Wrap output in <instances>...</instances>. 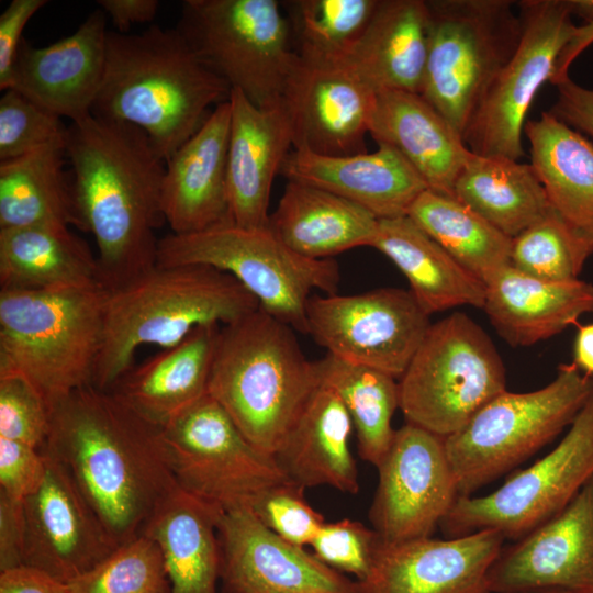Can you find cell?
Listing matches in <instances>:
<instances>
[{"label":"cell","mask_w":593,"mask_h":593,"mask_svg":"<svg viewBox=\"0 0 593 593\" xmlns=\"http://www.w3.org/2000/svg\"><path fill=\"white\" fill-rule=\"evenodd\" d=\"M58 461L119 545L139 536L178 484L163 427L92 384L59 402L40 449Z\"/></svg>","instance_id":"obj_1"},{"label":"cell","mask_w":593,"mask_h":593,"mask_svg":"<svg viewBox=\"0 0 593 593\" xmlns=\"http://www.w3.org/2000/svg\"><path fill=\"white\" fill-rule=\"evenodd\" d=\"M67 126L77 213L94 237L100 281L112 291L157 266L166 163L132 124L90 114Z\"/></svg>","instance_id":"obj_2"},{"label":"cell","mask_w":593,"mask_h":593,"mask_svg":"<svg viewBox=\"0 0 593 593\" xmlns=\"http://www.w3.org/2000/svg\"><path fill=\"white\" fill-rule=\"evenodd\" d=\"M231 90L177 27L109 31L103 80L91 114L137 126L166 163L228 100Z\"/></svg>","instance_id":"obj_3"},{"label":"cell","mask_w":593,"mask_h":593,"mask_svg":"<svg viewBox=\"0 0 593 593\" xmlns=\"http://www.w3.org/2000/svg\"><path fill=\"white\" fill-rule=\"evenodd\" d=\"M259 309L233 276L202 265L156 266L107 292L92 385L111 390L142 345L164 349L202 325L231 324Z\"/></svg>","instance_id":"obj_4"},{"label":"cell","mask_w":593,"mask_h":593,"mask_svg":"<svg viewBox=\"0 0 593 593\" xmlns=\"http://www.w3.org/2000/svg\"><path fill=\"white\" fill-rule=\"evenodd\" d=\"M318 385L294 329L261 309L221 327L208 393L258 449L275 454Z\"/></svg>","instance_id":"obj_5"},{"label":"cell","mask_w":593,"mask_h":593,"mask_svg":"<svg viewBox=\"0 0 593 593\" xmlns=\"http://www.w3.org/2000/svg\"><path fill=\"white\" fill-rule=\"evenodd\" d=\"M107 292L0 289V378L26 382L51 412L92 384Z\"/></svg>","instance_id":"obj_6"},{"label":"cell","mask_w":593,"mask_h":593,"mask_svg":"<svg viewBox=\"0 0 593 593\" xmlns=\"http://www.w3.org/2000/svg\"><path fill=\"white\" fill-rule=\"evenodd\" d=\"M158 266L202 265L233 276L259 309L309 334L306 306L314 289L336 294L339 267L332 259L303 257L266 227L225 223L192 234L159 239Z\"/></svg>","instance_id":"obj_7"},{"label":"cell","mask_w":593,"mask_h":593,"mask_svg":"<svg viewBox=\"0 0 593 593\" xmlns=\"http://www.w3.org/2000/svg\"><path fill=\"white\" fill-rule=\"evenodd\" d=\"M592 396L593 378L572 363L538 390L492 399L445 438L459 494L472 495L553 440Z\"/></svg>","instance_id":"obj_8"},{"label":"cell","mask_w":593,"mask_h":593,"mask_svg":"<svg viewBox=\"0 0 593 593\" xmlns=\"http://www.w3.org/2000/svg\"><path fill=\"white\" fill-rule=\"evenodd\" d=\"M428 54L421 94L462 136L521 38L511 0H429Z\"/></svg>","instance_id":"obj_9"},{"label":"cell","mask_w":593,"mask_h":593,"mask_svg":"<svg viewBox=\"0 0 593 593\" xmlns=\"http://www.w3.org/2000/svg\"><path fill=\"white\" fill-rule=\"evenodd\" d=\"M399 390L406 422L446 438L506 391V373L489 335L456 312L430 325Z\"/></svg>","instance_id":"obj_10"},{"label":"cell","mask_w":593,"mask_h":593,"mask_svg":"<svg viewBox=\"0 0 593 593\" xmlns=\"http://www.w3.org/2000/svg\"><path fill=\"white\" fill-rule=\"evenodd\" d=\"M282 8L277 0H184L176 27L231 89L272 108L298 59Z\"/></svg>","instance_id":"obj_11"},{"label":"cell","mask_w":593,"mask_h":593,"mask_svg":"<svg viewBox=\"0 0 593 593\" xmlns=\"http://www.w3.org/2000/svg\"><path fill=\"white\" fill-rule=\"evenodd\" d=\"M593 477V396L561 441L483 496H459L440 523L450 537L495 529L517 540L561 512Z\"/></svg>","instance_id":"obj_12"},{"label":"cell","mask_w":593,"mask_h":593,"mask_svg":"<svg viewBox=\"0 0 593 593\" xmlns=\"http://www.w3.org/2000/svg\"><path fill=\"white\" fill-rule=\"evenodd\" d=\"M163 432L178 485L223 512L249 507L261 491L289 481L273 456L255 447L209 393Z\"/></svg>","instance_id":"obj_13"},{"label":"cell","mask_w":593,"mask_h":593,"mask_svg":"<svg viewBox=\"0 0 593 593\" xmlns=\"http://www.w3.org/2000/svg\"><path fill=\"white\" fill-rule=\"evenodd\" d=\"M522 23L514 53L495 76L465 134L466 146L475 155L524 156L522 136L527 113L539 88L550 81L560 54L577 26L568 0L516 2Z\"/></svg>","instance_id":"obj_14"},{"label":"cell","mask_w":593,"mask_h":593,"mask_svg":"<svg viewBox=\"0 0 593 593\" xmlns=\"http://www.w3.org/2000/svg\"><path fill=\"white\" fill-rule=\"evenodd\" d=\"M309 335L344 361L400 379L432 323L413 294L400 288L311 296Z\"/></svg>","instance_id":"obj_15"},{"label":"cell","mask_w":593,"mask_h":593,"mask_svg":"<svg viewBox=\"0 0 593 593\" xmlns=\"http://www.w3.org/2000/svg\"><path fill=\"white\" fill-rule=\"evenodd\" d=\"M377 469L369 519L385 544L430 537L460 496L445 438L412 423L395 429Z\"/></svg>","instance_id":"obj_16"},{"label":"cell","mask_w":593,"mask_h":593,"mask_svg":"<svg viewBox=\"0 0 593 593\" xmlns=\"http://www.w3.org/2000/svg\"><path fill=\"white\" fill-rule=\"evenodd\" d=\"M224 593H356V582L264 525L248 507L217 522Z\"/></svg>","instance_id":"obj_17"},{"label":"cell","mask_w":593,"mask_h":593,"mask_svg":"<svg viewBox=\"0 0 593 593\" xmlns=\"http://www.w3.org/2000/svg\"><path fill=\"white\" fill-rule=\"evenodd\" d=\"M376 93L340 63H310L298 55L281 100L293 148L322 156L366 153Z\"/></svg>","instance_id":"obj_18"},{"label":"cell","mask_w":593,"mask_h":593,"mask_svg":"<svg viewBox=\"0 0 593 593\" xmlns=\"http://www.w3.org/2000/svg\"><path fill=\"white\" fill-rule=\"evenodd\" d=\"M44 455L47 467L43 483L23 501V564L69 583L103 561L119 545L67 470Z\"/></svg>","instance_id":"obj_19"},{"label":"cell","mask_w":593,"mask_h":593,"mask_svg":"<svg viewBox=\"0 0 593 593\" xmlns=\"http://www.w3.org/2000/svg\"><path fill=\"white\" fill-rule=\"evenodd\" d=\"M488 586L490 593L593 589V477L561 512L502 548Z\"/></svg>","instance_id":"obj_20"},{"label":"cell","mask_w":593,"mask_h":593,"mask_svg":"<svg viewBox=\"0 0 593 593\" xmlns=\"http://www.w3.org/2000/svg\"><path fill=\"white\" fill-rule=\"evenodd\" d=\"M495 529L435 539L381 541L356 593H490L489 570L504 547Z\"/></svg>","instance_id":"obj_21"},{"label":"cell","mask_w":593,"mask_h":593,"mask_svg":"<svg viewBox=\"0 0 593 593\" xmlns=\"http://www.w3.org/2000/svg\"><path fill=\"white\" fill-rule=\"evenodd\" d=\"M107 19L98 8L71 35L43 47L23 38L9 89L70 122L90 115L105 69Z\"/></svg>","instance_id":"obj_22"},{"label":"cell","mask_w":593,"mask_h":593,"mask_svg":"<svg viewBox=\"0 0 593 593\" xmlns=\"http://www.w3.org/2000/svg\"><path fill=\"white\" fill-rule=\"evenodd\" d=\"M230 101L208 120L165 164L163 212L172 234L202 232L231 223L227 189Z\"/></svg>","instance_id":"obj_23"},{"label":"cell","mask_w":593,"mask_h":593,"mask_svg":"<svg viewBox=\"0 0 593 593\" xmlns=\"http://www.w3.org/2000/svg\"><path fill=\"white\" fill-rule=\"evenodd\" d=\"M227 189L232 222L266 227L276 175L293 149L291 124L282 104L259 108L232 89Z\"/></svg>","instance_id":"obj_24"},{"label":"cell","mask_w":593,"mask_h":593,"mask_svg":"<svg viewBox=\"0 0 593 593\" xmlns=\"http://www.w3.org/2000/svg\"><path fill=\"white\" fill-rule=\"evenodd\" d=\"M280 174L333 192L369 211L379 220L407 215L427 186L393 147L380 144L374 152L322 156L292 149Z\"/></svg>","instance_id":"obj_25"},{"label":"cell","mask_w":593,"mask_h":593,"mask_svg":"<svg viewBox=\"0 0 593 593\" xmlns=\"http://www.w3.org/2000/svg\"><path fill=\"white\" fill-rule=\"evenodd\" d=\"M369 135L398 150L427 188L454 197L456 180L471 156L462 136L421 94L379 90L369 121Z\"/></svg>","instance_id":"obj_26"},{"label":"cell","mask_w":593,"mask_h":593,"mask_svg":"<svg viewBox=\"0 0 593 593\" xmlns=\"http://www.w3.org/2000/svg\"><path fill=\"white\" fill-rule=\"evenodd\" d=\"M484 286L483 310L496 333L515 347L548 339L593 313V284L581 279L544 280L510 264Z\"/></svg>","instance_id":"obj_27"},{"label":"cell","mask_w":593,"mask_h":593,"mask_svg":"<svg viewBox=\"0 0 593 593\" xmlns=\"http://www.w3.org/2000/svg\"><path fill=\"white\" fill-rule=\"evenodd\" d=\"M351 419L336 393L320 384L272 455L287 479L303 488L359 492L350 451Z\"/></svg>","instance_id":"obj_28"},{"label":"cell","mask_w":593,"mask_h":593,"mask_svg":"<svg viewBox=\"0 0 593 593\" xmlns=\"http://www.w3.org/2000/svg\"><path fill=\"white\" fill-rule=\"evenodd\" d=\"M425 0H380L363 34L340 61L376 91L421 93L428 54Z\"/></svg>","instance_id":"obj_29"},{"label":"cell","mask_w":593,"mask_h":593,"mask_svg":"<svg viewBox=\"0 0 593 593\" xmlns=\"http://www.w3.org/2000/svg\"><path fill=\"white\" fill-rule=\"evenodd\" d=\"M104 288L97 256L58 223L0 230V289L75 291Z\"/></svg>","instance_id":"obj_30"},{"label":"cell","mask_w":593,"mask_h":593,"mask_svg":"<svg viewBox=\"0 0 593 593\" xmlns=\"http://www.w3.org/2000/svg\"><path fill=\"white\" fill-rule=\"evenodd\" d=\"M268 227L290 249L311 259L372 246L379 219L322 188L288 180Z\"/></svg>","instance_id":"obj_31"},{"label":"cell","mask_w":593,"mask_h":593,"mask_svg":"<svg viewBox=\"0 0 593 593\" xmlns=\"http://www.w3.org/2000/svg\"><path fill=\"white\" fill-rule=\"evenodd\" d=\"M221 326L202 325L179 344L131 368L111 389L156 425L171 418L208 393Z\"/></svg>","instance_id":"obj_32"},{"label":"cell","mask_w":593,"mask_h":593,"mask_svg":"<svg viewBox=\"0 0 593 593\" xmlns=\"http://www.w3.org/2000/svg\"><path fill=\"white\" fill-rule=\"evenodd\" d=\"M222 512L177 484L144 526L142 534L154 540L163 555L170 593H216Z\"/></svg>","instance_id":"obj_33"},{"label":"cell","mask_w":593,"mask_h":593,"mask_svg":"<svg viewBox=\"0 0 593 593\" xmlns=\"http://www.w3.org/2000/svg\"><path fill=\"white\" fill-rule=\"evenodd\" d=\"M371 247L385 255L405 276L409 291L428 315L462 305L483 309V281L407 215L379 220Z\"/></svg>","instance_id":"obj_34"},{"label":"cell","mask_w":593,"mask_h":593,"mask_svg":"<svg viewBox=\"0 0 593 593\" xmlns=\"http://www.w3.org/2000/svg\"><path fill=\"white\" fill-rule=\"evenodd\" d=\"M524 134L551 208L593 247V143L550 111L527 120Z\"/></svg>","instance_id":"obj_35"},{"label":"cell","mask_w":593,"mask_h":593,"mask_svg":"<svg viewBox=\"0 0 593 593\" xmlns=\"http://www.w3.org/2000/svg\"><path fill=\"white\" fill-rule=\"evenodd\" d=\"M454 197L512 239L551 210L532 165L506 157L472 153Z\"/></svg>","instance_id":"obj_36"},{"label":"cell","mask_w":593,"mask_h":593,"mask_svg":"<svg viewBox=\"0 0 593 593\" xmlns=\"http://www.w3.org/2000/svg\"><path fill=\"white\" fill-rule=\"evenodd\" d=\"M65 159L58 142L0 163V230L47 223L82 230Z\"/></svg>","instance_id":"obj_37"},{"label":"cell","mask_w":593,"mask_h":593,"mask_svg":"<svg viewBox=\"0 0 593 593\" xmlns=\"http://www.w3.org/2000/svg\"><path fill=\"white\" fill-rule=\"evenodd\" d=\"M315 366L320 384L336 393L351 419L360 458L377 468L395 433L392 417L400 409L398 379L329 354Z\"/></svg>","instance_id":"obj_38"},{"label":"cell","mask_w":593,"mask_h":593,"mask_svg":"<svg viewBox=\"0 0 593 593\" xmlns=\"http://www.w3.org/2000/svg\"><path fill=\"white\" fill-rule=\"evenodd\" d=\"M407 216L483 283L511 264L513 239L455 197L427 189Z\"/></svg>","instance_id":"obj_39"},{"label":"cell","mask_w":593,"mask_h":593,"mask_svg":"<svg viewBox=\"0 0 593 593\" xmlns=\"http://www.w3.org/2000/svg\"><path fill=\"white\" fill-rule=\"evenodd\" d=\"M380 0H292L288 12L296 54L303 60L337 64L357 44Z\"/></svg>","instance_id":"obj_40"},{"label":"cell","mask_w":593,"mask_h":593,"mask_svg":"<svg viewBox=\"0 0 593 593\" xmlns=\"http://www.w3.org/2000/svg\"><path fill=\"white\" fill-rule=\"evenodd\" d=\"M593 247L552 208L512 240L511 265L551 281L579 279Z\"/></svg>","instance_id":"obj_41"},{"label":"cell","mask_w":593,"mask_h":593,"mask_svg":"<svg viewBox=\"0 0 593 593\" xmlns=\"http://www.w3.org/2000/svg\"><path fill=\"white\" fill-rule=\"evenodd\" d=\"M68 584V593H170L157 544L144 534Z\"/></svg>","instance_id":"obj_42"},{"label":"cell","mask_w":593,"mask_h":593,"mask_svg":"<svg viewBox=\"0 0 593 593\" xmlns=\"http://www.w3.org/2000/svg\"><path fill=\"white\" fill-rule=\"evenodd\" d=\"M67 127L61 118L14 89L3 91L0 98V163L65 142Z\"/></svg>","instance_id":"obj_43"},{"label":"cell","mask_w":593,"mask_h":593,"mask_svg":"<svg viewBox=\"0 0 593 593\" xmlns=\"http://www.w3.org/2000/svg\"><path fill=\"white\" fill-rule=\"evenodd\" d=\"M257 518L287 541L311 545L325 523L305 497V489L283 481L261 491L248 507Z\"/></svg>","instance_id":"obj_44"},{"label":"cell","mask_w":593,"mask_h":593,"mask_svg":"<svg viewBox=\"0 0 593 593\" xmlns=\"http://www.w3.org/2000/svg\"><path fill=\"white\" fill-rule=\"evenodd\" d=\"M381 541L373 528L344 518L325 522L310 546L322 562L361 581L369 574Z\"/></svg>","instance_id":"obj_45"},{"label":"cell","mask_w":593,"mask_h":593,"mask_svg":"<svg viewBox=\"0 0 593 593\" xmlns=\"http://www.w3.org/2000/svg\"><path fill=\"white\" fill-rule=\"evenodd\" d=\"M52 412L23 380L0 378V437L41 449L51 427Z\"/></svg>","instance_id":"obj_46"},{"label":"cell","mask_w":593,"mask_h":593,"mask_svg":"<svg viewBox=\"0 0 593 593\" xmlns=\"http://www.w3.org/2000/svg\"><path fill=\"white\" fill-rule=\"evenodd\" d=\"M46 467L40 449L0 437V493L24 501L42 485Z\"/></svg>","instance_id":"obj_47"},{"label":"cell","mask_w":593,"mask_h":593,"mask_svg":"<svg viewBox=\"0 0 593 593\" xmlns=\"http://www.w3.org/2000/svg\"><path fill=\"white\" fill-rule=\"evenodd\" d=\"M47 0H12L0 15V89L10 88L11 74L19 47L22 43V33L30 19L43 7Z\"/></svg>","instance_id":"obj_48"},{"label":"cell","mask_w":593,"mask_h":593,"mask_svg":"<svg viewBox=\"0 0 593 593\" xmlns=\"http://www.w3.org/2000/svg\"><path fill=\"white\" fill-rule=\"evenodd\" d=\"M555 86L558 94L550 112L593 141V89L578 85L569 76Z\"/></svg>","instance_id":"obj_49"},{"label":"cell","mask_w":593,"mask_h":593,"mask_svg":"<svg viewBox=\"0 0 593 593\" xmlns=\"http://www.w3.org/2000/svg\"><path fill=\"white\" fill-rule=\"evenodd\" d=\"M24 541L23 501L0 493V571L23 564Z\"/></svg>","instance_id":"obj_50"},{"label":"cell","mask_w":593,"mask_h":593,"mask_svg":"<svg viewBox=\"0 0 593 593\" xmlns=\"http://www.w3.org/2000/svg\"><path fill=\"white\" fill-rule=\"evenodd\" d=\"M0 593H68V584L43 570L21 564L0 572Z\"/></svg>","instance_id":"obj_51"},{"label":"cell","mask_w":593,"mask_h":593,"mask_svg":"<svg viewBox=\"0 0 593 593\" xmlns=\"http://www.w3.org/2000/svg\"><path fill=\"white\" fill-rule=\"evenodd\" d=\"M97 3L115 32L122 34H127L135 24L153 21L160 5L158 0H98Z\"/></svg>","instance_id":"obj_52"},{"label":"cell","mask_w":593,"mask_h":593,"mask_svg":"<svg viewBox=\"0 0 593 593\" xmlns=\"http://www.w3.org/2000/svg\"><path fill=\"white\" fill-rule=\"evenodd\" d=\"M591 44H593V24L577 26L572 38L559 56L552 80L559 81L569 76V67L573 60Z\"/></svg>","instance_id":"obj_53"},{"label":"cell","mask_w":593,"mask_h":593,"mask_svg":"<svg viewBox=\"0 0 593 593\" xmlns=\"http://www.w3.org/2000/svg\"><path fill=\"white\" fill-rule=\"evenodd\" d=\"M575 367L593 378V324L581 326L574 342Z\"/></svg>","instance_id":"obj_54"},{"label":"cell","mask_w":593,"mask_h":593,"mask_svg":"<svg viewBox=\"0 0 593 593\" xmlns=\"http://www.w3.org/2000/svg\"><path fill=\"white\" fill-rule=\"evenodd\" d=\"M571 15L582 19L584 24H593V0H568Z\"/></svg>","instance_id":"obj_55"},{"label":"cell","mask_w":593,"mask_h":593,"mask_svg":"<svg viewBox=\"0 0 593 593\" xmlns=\"http://www.w3.org/2000/svg\"><path fill=\"white\" fill-rule=\"evenodd\" d=\"M525 593H593V589H564V588H550L528 591Z\"/></svg>","instance_id":"obj_56"}]
</instances>
